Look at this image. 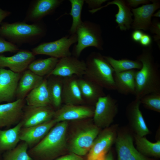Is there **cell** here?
Returning <instances> with one entry per match:
<instances>
[{
  "mask_svg": "<svg viewBox=\"0 0 160 160\" xmlns=\"http://www.w3.org/2000/svg\"><path fill=\"white\" fill-rule=\"evenodd\" d=\"M136 59L141 62L142 66L136 73L135 99L140 100L147 94L160 92V71L151 45L143 49Z\"/></svg>",
  "mask_w": 160,
  "mask_h": 160,
  "instance_id": "obj_1",
  "label": "cell"
},
{
  "mask_svg": "<svg viewBox=\"0 0 160 160\" xmlns=\"http://www.w3.org/2000/svg\"><path fill=\"white\" fill-rule=\"evenodd\" d=\"M47 28L42 21L29 24L23 21L9 23L2 22L0 25V36L15 44H34L46 34Z\"/></svg>",
  "mask_w": 160,
  "mask_h": 160,
  "instance_id": "obj_2",
  "label": "cell"
},
{
  "mask_svg": "<svg viewBox=\"0 0 160 160\" xmlns=\"http://www.w3.org/2000/svg\"><path fill=\"white\" fill-rule=\"evenodd\" d=\"M68 127V121L57 123L38 143L28 150L33 159H50L61 153L67 146Z\"/></svg>",
  "mask_w": 160,
  "mask_h": 160,
  "instance_id": "obj_3",
  "label": "cell"
},
{
  "mask_svg": "<svg viewBox=\"0 0 160 160\" xmlns=\"http://www.w3.org/2000/svg\"><path fill=\"white\" fill-rule=\"evenodd\" d=\"M85 62L86 69L83 76L103 89L115 90L114 72L103 55L98 52H92Z\"/></svg>",
  "mask_w": 160,
  "mask_h": 160,
  "instance_id": "obj_4",
  "label": "cell"
},
{
  "mask_svg": "<svg viewBox=\"0 0 160 160\" xmlns=\"http://www.w3.org/2000/svg\"><path fill=\"white\" fill-rule=\"evenodd\" d=\"M76 34L77 43L73 49V56L78 58L83 50L89 47L103 49L102 31L99 25L89 21L82 22L77 28Z\"/></svg>",
  "mask_w": 160,
  "mask_h": 160,
  "instance_id": "obj_5",
  "label": "cell"
},
{
  "mask_svg": "<svg viewBox=\"0 0 160 160\" xmlns=\"http://www.w3.org/2000/svg\"><path fill=\"white\" fill-rule=\"evenodd\" d=\"M100 132V128L94 124L85 125L77 129L68 145L71 153L80 156L86 155Z\"/></svg>",
  "mask_w": 160,
  "mask_h": 160,
  "instance_id": "obj_6",
  "label": "cell"
},
{
  "mask_svg": "<svg viewBox=\"0 0 160 160\" xmlns=\"http://www.w3.org/2000/svg\"><path fill=\"white\" fill-rule=\"evenodd\" d=\"M93 116L94 124L99 128L110 127L118 111L117 101L108 94L100 97L95 105Z\"/></svg>",
  "mask_w": 160,
  "mask_h": 160,
  "instance_id": "obj_7",
  "label": "cell"
},
{
  "mask_svg": "<svg viewBox=\"0 0 160 160\" xmlns=\"http://www.w3.org/2000/svg\"><path fill=\"white\" fill-rule=\"evenodd\" d=\"M77 40L75 33L55 41L41 43L32 49L31 52L35 56L44 55L60 59L72 55L70 48Z\"/></svg>",
  "mask_w": 160,
  "mask_h": 160,
  "instance_id": "obj_8",
  "label": "cell"
},
{
  "mask_svg": "<svg viewBox=\"0 0 160 160\" xmlns=\"http://www.w3.org/2000/svg\"><path fill=\"white\" fill-rule=\"evenodd\" d=\"M118 127L115 124L100 132L88 152L87 160H104L112 145L115 143Z\"/></svg>",
  "mask_w": 160,
  "mask_h": 160,
  "instance_id": "obj_9",
  "label": "cell"
},
{
  "mask_svg": "<svg viewBox=\"0 0 160 160\" xmlns=\"http://www.w3.org/2000/svg\"><path fill=\"white\" fill-rule=\"evenodd\" d=\"M133 140L130 133L118 130L115 142L118 160H149L135 148Z\"/></svg>",
  "mask_w": 160,
  "mask_h": 160,
  "instance_id": "obj_10",
  "label": "cell"
},
{
  "mask_svg": "<svg viewBox=\"0 0 160 160\" xmlns=\"http://www.w3.org/2000/svg\"><path fill=\"white\" fill-rule=\"evenodd\" d=\"M94 109L90 106L64 104L55 111L53 119L58 123L88 119L93 117Z\"/></svg>",
  "mask_w": 160,
  "mask_h": 160,
  "instance_id": "obj_11",
  "label": "cell"
},
{
  "mask_svg": "<svg viewBox=\"0 0 160 160\" xmlns=\"http://www.w3.org/2000/svg\"><path fill=\"white\" fill-rule=\"evenodd\" d=\"M55 111L51 106L36 107L26 105L20 121L22 124V127L40 124L52 119Z\"/></svg>",
  "mask_w": 160,
  "mask_h": 160,
  "instance_id": "obj_12",
  "label": "cell"
},
{
  "mask_svg": "<svg viewBox=\"0 0 160 160\" xmlns=\"http://www.w3.org/2000/svg\"><path fill=\"white\" fill-rule=\"evenodd\" d=\"M86 69L85 61L71 55L59 59L54 69L48 76L53 75L64 78L75 75L81 77L84 75Z\"/></svg>",
  "mask_w": 160,
  "mask_h": 160,
  "instance_id": "obj_13",
  "label": "cell"
},
{
  "mask_svg": "<svg viewBox=\"0 0 160 160\" xmlns=\"http://www.w3.org/2000/svg\"><path fill=\"white\" fill-rule=\"evenodd\" d=\"M26 104L25 99L0 104V129L14 126L19 123Z\"/></svg>",
  "mask_w": 160,
  "mask_h": 160,
  "instance_id": "obj_14",
  "label": "cell"
},
{
  "mask_svg": "<svg viewBox=\"0 0 160 160\" xmlns=\"http://www.w3.org/2000/svg\"><path fill=\"white\" fill-rule=\"evenodd\" d=\"M61 0H36L31 1L23 21L36 23L53 13L61 4Z\"/></svg>",
  "mask_w": 160,
  "mask_h": 160,
  "instance_id": "obj_15",
  "label": "cell"
},
{
  "mask_svg": "<svg viewBox=\"0 0 160 160\" xmlns=\"http://www.w3.org/2000/svg\"><path fill=\"white\" fill-rule=\"evenodd\" d=\"M152 4L143 5L135 8H131L134 16L131 28L134 30H149L152 23V17L154 12L160 7V1L150 0Z\"/></svg>",
  "mask_w": 160,
  "mask_h": 160,
  "instance_id": "obj_16",
  "label": "cell"
},
{
  "mask_svg": "<svg viewBox=\"0 0 160 160\" xmlns=\"http://www.w3.org/2000/svg\"><path fill=\"white\" fill-rule=\"evenodd\" d=\"M21 74L0 68V103L16 100V89Z\"/></svg>",
  "mask_w": 160,
  "mask_h": 160,
  "instance_id": "obj_17",
  "label": "cell"
},
{
  "mask_svg": "<svg viewBox=\"0 0 160 160\" xmlns=\"http://www.w3.org/2000/svg\"><path fill=\"white\" fill-rule=\"evenodd\" d=\"M35 58V55L31 51L25 49H19L9 57L0 54V68L8 67L15 73H21L27 69Z\"/></svg>",
  "mask_w": 160,
  "mask_h": 160,
  "instance_id": "obj_18",
  "label": "cell"
},
{
  "mask_svg": "<svg viewBox=\"0 0 160 160\" xmlns=\"http://www.w3.org/2000/svg\"><path fill=\"white\" fill-rule=\"evenodd\" d=\"M57 123L52 119L40 124L22 127L20 132V140L26 143L29 148H31L38 143Z\"/></svg>",
  "mask_w": 160,
  "mask_h": 160,
  "instance_id": "obj_19",
  "label": "cell"
},
{
  "mask_svg": "<svg viewBox=\"0 0 160 160\" xmlns=\"http://www.w3.org/2000/svg\"><path fill=\"white\" fill-rule=\"evenodd\" d=\"M140 100L135 99L127 106L126 114L130 127L135 134L144 137L150 132L140 110Z\"/></svg>",
  "mask_w": 160,
  "mask_h": 160,
  "instance_id": "obj_20",
  "label": "cell"
},
{
  "mask_svg": "<svg viewBox=\"0 0 160 160\" xmlns=\"http://www.w3.org/2000/svg\"><path fill=\"white\" fill-rule=\"evenodd\" d=\"M78 77L74 75L63 78L62 94V103L83 105L84 103L79 86Z\"/></svg>",
  "mask_w": 160,
  "mask_h": 160,
  "instance_id": "obj_21",
  "label": "cell"
},
{
  "mask_svg": "<svg viewBox=\"0 0 160 160\" xmlns=\"http://www.w3.org/2000/svg\"><path fill=\"white\" fill-rule=\"evenodd\" d=\"M114 4L117 6L118 12L115 15V21L117 23V27L122 31H126L131 28L133 21L132 13L129 8L123 0H114L108 2L107 4L100 7L90 10L89 12L93 14L103 8L110 5Z\"/></svg>",
  "mask_w": 160,
  "mask_h": 160,
  "instance_id": "obj_22",
  "label": "cell"
},
{
  "mask_svg": "<svg viewBox=\"0 0 160 160\" xmlns=\"http://www.w3.org/2000/svg\"><path fill=\"white\" fill-rule=\"evenodd\" d=\"M78 82L84 103L95 106L99 98L106 95L103 88L84 76L78 77Z\"/></svg>",
  "mask_w": 160,
  "mask_h": 160,
  "instance_id": "obj_23",
  "label": "cell"
},
{
  "mask_svg": "<svg viewBox=\"0 0 160 160\" xmlns=\"http://www.w3.org/2000/svg\"><path fill=\"white\" fill-rule=\"evenodd\" d=\"M44 77L38 76L27 69L21 74L16 89V100L24 99L28 93L39 86Z\"/></svg>",
  "mask_w": 160,
  "mask_h": 160,
  "instance_id": "obj_24",
  "label": "cell"
},
{
  "mask_svg": "<svg viewBox=\"0 0 160 160\" xmlns=\"http://www.w3.org/2000/svg\"><path fill=\"white\" fill-rule=\"evenodd\" d=\"M137 70L133 69L114 73L115 90L122 94L135 95L136 88L135 78Z\"/></svg>",
  "mask_w": 160,
  "mask_h": 160,
  "instance_id": "obj_25",
  "label": "cell"
},
{
  "mask_svg": "<svg viewBox=\"0 0 160 160\" xmlns=\"http://www.w3.org/2000/svg\"><path fill=\"white\" fill-rule=\"evenodd\" d=\"M27 105L36 107L51 105V101L46 78L31 90L25 99Z\"/></svg>",
  "mask_w": 160,
  "mask_h": 160,
  "instance_id": "obj_26",
  "label": "cell"
},
{
  "mask_svg": "<svg viewBox=\"0 0 160 160\" xmlns=\"http://www.w3.org/2000/svg\"><path fill=\"white\" fill-rule=\"evenodd\" d=\"M22 124L20 121L12 128L0 129V153L11 150L20 141V135Z\"/></svg>",
  "mask_w": 160,
  "mask_h": 160,
  "instance_id": "obj_27",
  "label": "cell"
},
{
  "mask_svg": "<svg viewBox=\"0 0 160 160\" xmlns=\"http://www.w3.org/2000/svg\"><path fill=\"white\" fill-rule=\"evenodd\" d=\"M45 77L50 96L51 105L57 110L61 106L62 103V94L63 78L53 75Z\"/></svg>",
  "mask_w": 160,
  "mask_h": 160,
  "instance_id": "obj_28",
  "label": "cell"
},
{
  "mask_svg": "<svg viewBox=\"0 0 160 160\" xmlns=\"http://www.w3.org/2000/svg\"><path fill=\"white\" fill-rule=\"evenodd\" d=\"M59 60L50 57L34 60L29 65L27 69L38 76L46 77L54 69Z\"/></svg>",
  "mask_w": 160,
  "mask_h": 160,
  "instance_id": "obj_29",
  "label": "cell"
},
{
  "mask_svg": "<svg viewBox=\"0 0 160 160\" xmlns=\"http://www.w3.org/2000/svg\"><path fill=\"white\" fill-rule=\"evenodd\" d=\"M134 138L136 145L137 150L143 155L156 157L160 156V140L152 143L145 137L139 136L136 134Z\"/></svg>",
  "mask_w": 160,
  "mask_h": 160,
  "instance_id": "obj_30",
  "label": "cell"
},
{
  "mask_svg": "<svg viewBox=\"0 0 160 160\" xmlns=\"http://www.w3.org/2000/svg\"><path fill=\"white\" fill-rule=\"evenodd\" d=\"M105 59L113 68L114 73H118L131 70H139L142 66L140 61L128 59H116L110 56H105Z\"/></svg>",
  "mask_w": 160,
  "mask_h": 160,
  "instance_id": "obj_31",
  "label": "cell"
},
{
  "mask_svg": "<svg viewBox=\"0 0 160 160\" xmlns=\"http://www.w3.org/2000/svg\"><path fill=\"white\" fill-rule=\"evenodd\" d=\"M21 141L14 148L4 152L2 160H33L28 153V145Z\"/></svg>",
  "mask_w": 160,
  "mask_h": 160,
  "instance_id": "obj_32",
  "label": "cell"
},
{
  "mask_svg": "<svg viewBox=\"0 0 160 160\" xmlns=\"http://www.w3.org/2000/svg\"><path fill=\"white\" fill-rule=\"evenodd\" d=\"M71 4L70 12L68 14L72 17V22L69 30L71 35L76 33L78 27L82 23L81 14L84 0H70Z\"/></svg>",
  "mask_w": 160,
  "mask_h": 160,
  "instance_id": "obj_33",
  "label": "cell"
},
{
  "mask_svg": "<svg viewBox=\"0 0 160 160\" xmlns=\"http://www.w3.org/2000/svg\"><path fill=\"white\" fill-rule=\"evenodd\" d=\"M146 108L160 112V92H153L147 94L143 96L140 100Z\"/></svg>",
  "mask_w": 160,
  "mask_h": 160,
  "instance_id": "obj_34",
  "label": "cell"
},
{
  "mask_svg": "<svg viewBox=\"0 0 160 160\" xmlns=\"http://www.w3.org/2000/svg\"><path fill=\"white\" fill-rule=\"evenodd\" d=\"M19 50L18 46L0 36V54L5 52H16Z\"/></svg>",
  "mask_w": 160,
  "mask_h": 160,
  "instance_id": "obj_35",
  "label": "cell"
},
{
  "mask_svg": "<svg viewBox=\"0 0 160 160\" xmlns=\"http://www.w3.org/2000/svg\"><path fill=\"white\" fill-rule=\"evenodd\" d=\"M151 32L155 35L153 37L154 40L160 48V22L158 20L152 22V24L149 28Z\"/></svg>",
  "mask_w": 160,
  "mask_h": 160,
  "instance_id": "obj_36",
  "label": "cell"
},
{
  "mask_svg": "<svg viewBox=\"0 0 160 160\" xmlns=\"http://www.w3.org/2000/svg\"><path fill=\"white\" fill-rule=\"evenodd\" d=\"M107 0H86L84 2L86 3L90 10L98 8L101 5Z\"/></svg>",
  "mask_w": 160,
  "mask_h": 160,
  "instance_id": "obj_37",
  "label": "cell"
},
{
  "mask_svg": "<svg viewBox=\"0 0 160 160\" xmlns=\"http://www.w3.org/2000/svg\"><path fill=\"white\" fill-rule=\"evenodd\" d=\"M125 1L127 5L131 8H135L140 4H148L151 1L148 0H127Z\"/></svg>",
  "mask_w": 160,
  "mask_h": 160,
  "instance_id": "obj_38",
  "label": "cell"
},
{
  "mask_svg": "<svg viewBox=\"0 0 160 160\" xmlns=\"http://www.w3.org/2000/svg\"><path fill=\"white\" fill-rule=\"evenodd\" d=\"M152 42L151 36L148 34L144 33L139 43L142 46L147 47L151 45Z\"/></svg>",
  "mask_w": 160,
  "mask_h": 160,
  "instance_id": "obj_39",
  "label": "cell"
},
{
  "mask_svg": "<svg viewBox=\"0 0 160 160\" xmlns=\"http://www.w3.org/2000/svg\"><path fill=\"white\" fill-rule=\"evenodd\" d=\"M55 160H84L83 158L73 153H71L70 154L66 155Z\"/></svg>",
  "mask_w": 160,
  "mask_h": 160,
  "instance_id": "obj_40",
  "label": "cell"
},
{
  "mask_svg": "<svg viewBox=\"0 0 160 160\" xmlns=\"http://www.w3.org/2000/svg\"><path fill=\"white\" fill-rule=\"evenodd\" d=\"M143 33L141 30H134L132 34V38L134 41L139 42Z\"/></svg>",
  "mask_w": 160,
  "mask_h": 160,
  "instance_id": "obj_41",
  "label": "cell"
},
{
  "mask_svg": "<svg viewBox=\"0 0 160 160\" xmlns=\"http://www.w3.org/2000/svg\"><path fill=\"white\" fill-rule=\"evenodd\" d=\"M11 14L10 11L3 10L0 8V25L3 20L9 16Z\"/></svg>",
  "mask_w": 160,
  "mask_h": 160,
  "instance_id": "obj_42",
  "label": "cell"
},
{
  "mask_svg": "<svg viewBox=\"0 0 160 160\" xmlns=\"http://www.w3.org/2000/svg\"><path fill=\"white\" fill-rule=\"evenodd\" d=\"M104 160H114L113 153L111 151L108 152Z\"/></svg>",
  "mask_w": 160,
  "mask_h": 160,
  "instance_id": "obj_43",
  "label": "cell"
},
{
  "mask_svg": "<svg viewBox=\"0 0 160 160\" xmlns=\"http://www.w3.org/2000/svg\"><path fill=\"white\" fill-rule=\"evenodd\" d=\"M160 17V10H159L155 13H154L152 17Z\"/></svg>",
  "mask_w": 160,
  "mask_h": 160,
  "instance_id": "obj_44",
  "label": "cell"
}]
</instances>
